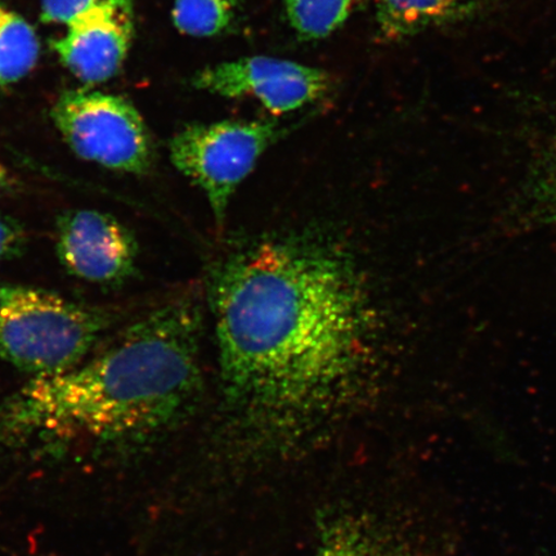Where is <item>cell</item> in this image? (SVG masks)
Wrapping results in <instances>:
<instances>
[{
    "label": "cell",
    "mask_w": 556,
    "mask_h": 556,
    "mask_svg": "<svg viewBox=\"0 0 556 556\" xmlns=\"http://www.w3.org/2000/svg\"><path fill=\"white\" fill-rule=\"evenodd\" d=\"M208 301L222 395L252 433L289 435L350 409L379 371L381 323L351 254L268 238L228 254Z\"/></svg>",
    "instance_id": "cell-1"
},
{
    "label": "cell",
    "mask_w": 556,
    "mask_h": 556,
    "mask_svg": "<svg viewBox=\"0 0 556 556\" xmlns=\"http://www.w3.org/2000/svg\"><path fill=\"white\" fill-rule=\"evenodd\" d=\"M201 332L197 302L177 299L72 370L31 378L0 402V451L75 440L148 443L168 433L203 391Z\"/></svg>",
    "instance_id": "cell-2"
},
{
    "label": "cell",
    "mask_w": 556,
    "mask_h": 556,
    "mask_svg": "<svg viewBox=\"0 0 556 556\" xmlns=\"http://www.w3.org/2000/svg\"><path fill=\"white\" fill-rule=\"evenodd\" d=\"M110 324L109 313L52 291L0 283V358L31 378L80 365Z\"/></svg>",
    "instance_id": "cell-3"
},
{
    "label": "cell",
    "mask_w": 556,
    "mask_h": 556,
    "mask_svg": "<svg viewBox=\"0 0 556 556\" xmlns=\"http://www.w3.org/2000/svg\"><path fill=\"white\" fill-rule=\"evenodd\" d=\"M281 134L270 122L194 124L172 138L170 160L204 192L215 222L222 226L236 190Z\"/></svg>",
    "instance_id": "cell-4"
},
{
    "label": "cell",
    "mask_w": 556,
    "mask_h": 556,
    "mask_svg": "<svg viewBox=\"0 0 556 556\" xmlns=\"http://www.w3.org/2000/svg\"><path fill=\"white\" fill-rule=\"evenodd\" d=\"M52 119L76 155L103 168L144 174L154 146L138 111L119 96L78 89L62 93Z\"/></svg>",
    "instance_id": "cell-5"
},
{
    "label": "cell",
    "mask_w": 556,
    "mask_h": 556,
    "mask_svg": "<svg viewBox=\"0 0 556 556\" xmlns=\"http://www.w3.org/2000/svg\"><path fill=\"white\" fill-rule=\"evenodd\" d=\"M191 83L225 99L252 97L274 114L291 113L321 100L332 85L325 70L263 55L207 66Z\"/></svg>",
    "instance_id": "cell-6"
},
{
    "label": "cell",
    "mask_w": 556,
    "mask_h": 556,
    "mask_svg": "<svg viewBox=\"0 0 556 556\" xmlns=\"http://www.w3.org/2000/svg\"><path fill=\"white\" fill-rule=\"evenodd\" d=\"M55 253L67 273L100 287H122L135 276V235L114 215L75 208L55 224Z\"/></svg>",
    "instance_id": "cell-7"
},
{
    "label": "cell",
    "mask_w": 556,
    "mask_h": 556,
    "mask_svg": "<svg viewBox=\"0 0 556 556\" xmlns=\"http://www.w3.org/2000/svg\"><path fill=\"white\" fill-rule=\"evenodd\" d=\"M134 34V2L100 7L72 21L52 46L70 73L93 85L119 72Z\"/></svg>",
    "instance_id": "cell-8"
},
{
    "label": "cell",
    "mask_w": 556,
    "mask_h": 556,
    "mask_svg": "<svg viewBox=\"0 0 556 556\" xmlns=\"http://www.w3.org/2000/svg\"><path fill=\"white\" fill-rule=\"evenodd\" d=\"M484 0H377L382 39L399 41L475 17Z\"/></svg>",
    "instance_id": "cell-9"
},
{
    "label": "cell",
    "mask_w": 556,
    "mask_h": 556,
    "mask_svg": "<svg viewBox=\"0 0 556 556\" xmlns=\"http://www.w3.org/2000/svg\"><path fill=\"white\" fill-rule=\"evenodd\" d=\"M311 556H406L405 551L370 517L345 513L330 518L319 530Z\"/></svg>",
    "instance_id": "cell-10"
},
{
    "label": "cell",
    "mask_w": 556,
    "mask_h": 556,
    "mask_svg": "<svg viewBox=\"0 0 556 556\" xmlns=\"http://www.w3.org/2000/svg\"><path fill=\"white\" fill-rule=\"evenodd\" d=\"M39 58V40L33 27L15 12L0 7V86L29 74Z\"/></svg>",
    "instance_id": "cell-11"
},
{
    "label": "cell",
    "mask_w": 556,
    "mask_h": 556,
    "mask_svg": "<svg viewBox=\"0 0 556 556\" xmlns=\"http://www.w3.org/2000/svg\"><path fill=\"white\" fill-rule=\"evenodd\" d=\"M366 0H285L291 27L303 39H324L337 31Z\"/></svg>",
    "instance_id": "cell-12"
},
{
    "label": "cell",
    "mask_w": 556,
    "mask_h": 556,
    "mask_svg": "<svg viewBox=\"0 0 556 556\" xmlns=\"http://www.w3.org/2000/svg\"><path fill=\"white\" fill-rule=\"evenodd\" d=\"M238 12V0H174L173 21L180 33L211 38L228 29Z\"/></svg>",
    "instance_id": "cell-13"
},
{
    "label": "cell",
    "mask_w": 556,
    "mask_h": 556,
    "mask_svg": "<svg viewBox=\"0 0 556 556\" xmlns=\"http://www.w3.org/2000/svg\"><path fill=\"white\" fill-rule=\"evenodd\" d=\"M530 199L536 217L556 220V134L533 176Z\"/></svg>",
    "instance_id": "cell-14"
},
{
    "label": "cell",
    "mask_w": 556,
    "mask_h": 556,
    "mask_svg": "<svg viewBox=\"0 0 556 556\" xmlns=\"http://www.w3.org/2000/svg\"><path fill=\"white\" fill-rule=\"evenodd\" d=\"M130 2L134 0H41V20L47 24L67 26L88 11Z\"/></svg>",
    "instance_id": "cell-15"
},
{
    "label": "cell",
    "mask_w": 556,
    "mask_h": 556,
    "mask_svg": "<svg viewBox=\"0 0 556 556\" xmlns=\"http://www.w3.org/2000/svg\"><path fill=\"white\" fill-rule=\"evenodd\" d=\"M27 247V233L18 220L0 213V261L18 258Z\"/></svg>",
    "instance_id": "cell-16"
},
{
    "label": "cell",
    "mask_w": 556,
    "mask_h": 556,
    "mask_svg": "<svg viewBox=\"0 0 556 556\" xmlns=\"http://www.w3.org/2000/svg\"><path fill=\"white\" fill-rule=\"evenodd\" d=\"M12 187V180L9 170L5 169V166L0 163V198H3V194L9 192Z\"/></svg>",
    "instance_id": "cell-17"
}]
</instances>
